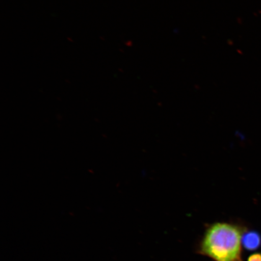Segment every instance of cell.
I'll list each match as a JSON object with an SVG mask.
<instances>
[{"instance_id":"1","label":"cell","mask_w":261,"mask_h":261,"mask_svg":"<svg viewBox=\"0 0 261 261\" xmlns=\"http://www.w3.org/2000/svg\"><path fill=\"white\" fill-rule=\"evenodd\" d=\"M241 239L236 226L216 223L205 233L201 252L215 261H240Z\"/></svg>"},{"instance_id":"2","label":"cell","mask_w":261,"mask_h":261,"mask_svg":"<svg viewBox=\"0 0 261 261\" xmlns=\"http://www.w3.org/2000/svg\"><path fill=\"white\" fill-rule=\"evenodd\" d=\"M241 243L245 249L248 250H256L260 246L261 237L256 231H248L243 234L242 239H241Z\"/></svg>"},{"instance_id":"3","label":"cell","mask_w":261,"mask_h":261,"mask_svg":"<svg viewBox=\"0 0 261 261\" xmlns=\"http://www.w3.org/2000/svg\"><path fill=\"white\" fill-rule=\"evenodd\" d=\"M248 261H261V254L254 253L248 259Z\"/></svg>"}]
</instances>
